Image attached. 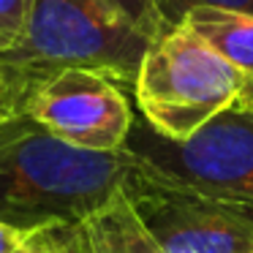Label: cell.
I'll use <instances>...</instances> for the list:
<instances>
[{
  "instance_id": "1",
  "label": "cell",
  "mask_w": 253,
  "mask_h": 253,
  "mask_svg": "<svg viewBox=\"0 0 253 253\" xmlns=\"http://www.w3.org/2000/svg\"><path fill=\"white\" fill-rule=\"evenodd\" d=\"M131 164L128 147H74L19 112L0 120V220L19 229H71L123 191Z\"/></svg>"
},
{
  "instance_id": "2",
  "label": "cell",
  "mask_w": 253,
  "mask_h": 253,
  "mask_svg": "<svg viewBox=\"0 0 253 253\" xmlns=\"http://www.w3.org/2000/svg\"><path fill=\"white\" fill-rule=\"evenodd\" d=\"M153 41L104 0H30L22 41L0 57L28 87L68 68L133 87Z\"/></svg>"
},
{
  "instance_id": "3",
  "label": "cell",
  "mask_w": 253,
  "mask_h": 253,
  "mask_svg": "<svg viewBox=\"0 0 253 253\" xmlns=\"http://www.w3.org/2000/svg\"><path fill=\"white\" fill-rule=\"evenodd\" d=\"M144 123L166 142H188L245 98V79L185 25L153 41L133 84Z\"/></svg>"
},
{
  "instance_id": "4",
  "label": "cell",
  "mask_w": 253,
  "mask_h": 253,
  "mask_svg": "<svg viewBox=\"0 0 253 253\" xmlns=\"http://www.w3.org/2000/svg\"><path fill=\"white\" fill-rule=\"evenodd\" d=\"M126 147L253 226V101L234 104L180 144L133 126Z\"/></svg>"
},
{
  "instance_id": "5",
  "label": "cell",
  "mask_w": 253,
  "mask_h": 253,
  "mask_svg": "<svg viewBox=\"0 0 253 253\" xmlns=\"http://www.w3.org/2000/svg\"><path fill=\"white\" fill-rule=\"evenodd\" d=\"M123 193L133 204L161 253L253 251V226L248 220L155 169L136 153L123 182Z\"/></svg>"
},
{
  "instance_id": "6",
  "label": "cell",
  "mask_w": 253,
  "mask_h": 253,
  "mask_svg": "<svg viewBox=\"0 0 253 253\" xmlns=\"http://www.w3.org/2000/svg\"><path fill=\"white\" fill-rule=\"evenodd\" d=\"M22 112L57 139L93 153L126 150L133 131V115L123 87L84 68H68L36 82Z\"/></svg>"
},
{
  "instance_id": "7",
  "label": "cell",
  "mask_w": 253,
  "mask_h": 253,
  "mask_svg": "<svg viewBox=\"0 0 253 253\" xmlns=\"http://www.w3.org/2000/svg\"><path fill=\"white\" fill-rule=\"evenodd\" d=\"M66 234L71 253H161L123 191Z\"/></svg>"
},
{
  "instance_id": "8",
  "label": "cell",
  "mask_w": 253,
  "mask_h": 253,
  "mask_svg": "<svg viewBox=\"0 0 253 253\" xmlns=\"http://www.w3.org/2000/svg\"><path fill=\"white\" fill-rule=\"evenodd\" d=\"M180 25H185L193 36H199L240 71V77L245 79L242 101H253V14L199 6L191 8Z\"/></svg>"
},
{
  "instance_id": "9",
  "label": "cell",
  "mask_w": 253,
  "mask_h": 253,
  "mask_svg": "<svg viewBox=\"0 0 253 253\" xmlns=\"http://www.w3.org/2000/svg\"><path fill=\"white\" fill-rule=\"evenodd\" d=\"M0 253H71L66 229H19L0 220Z\"/></svg>"
},
{
  "instance_id": "10",
  "label": "cell",
  "mask_w": 253,
  "mask_h": 253,
  "mask_svg": "<svg viewBox=\"0 0 253 253\" xmlns=\"http://www.w3.org/2000/svg\"><path fill=\"white\" fill-rule=\"evenodd\" d=\"M104 3L115 8L120 17H126L131 25H136L139 30L153 36V39L166 33V22L161 17L158 0H104Z\"/></svg>"
},
{
  "instance_id": "11",
  "label": "cell",
  "mask_w": 253,
  "mask_h": 253,
  "mask_svg": "<svg viewBox=\"0 0 253 253\" xmlns=\"http://www.w3.org/2000/svg\"><path fill=\"white\" fill-rule=\"evenodd\" d=\"M30 0H0V55L11 52L28 28Z\"/></svg>"
},
{
  "instance_id": "12",
  "label": "cell",
  "mask_w": 253,
  "mask_h": 253,
  "mask_svg": "<svg viewBox=\"0 0 253 253\" xmlns=\"http://www.w3.org/2000/svg\"><path fill=\"white\" fill-rule=\"evenodd\" d=\"M199 6H215V8H231V11H245L253 14V0H158L161 17L166 22V30L177 28L191 8Z\"/></svg>"
},
{
  "instance_id": "13",
  "label": "cell",
  "mask_w": 253,
  "mask_h": 253,
  "mask_svg": "<svg viewBox=\"0 0 253 253\" xmlns=\"http://www.w3.org/2000/svg\"><path fill=\"white\" fill-rule=\"evenodd\" d=\"M28 93H30V87L0 57V120H8V117L19 115L25 109Z\"/></svg>"
},
{
  "instance_id": "14",
  "label": "cell",
  "mask_w": 253,
  "mask_h": 253,
  "mask_svg": "<svg viewBox=\"0 0 253 253\" xmlns=\"http://www.w3.org/2000/svg\"><path fill=\"white\" fill-rule=\"evenodd\" d=\"M245 253H253V251H245Z\"/></svg>"
}]
</instances>
